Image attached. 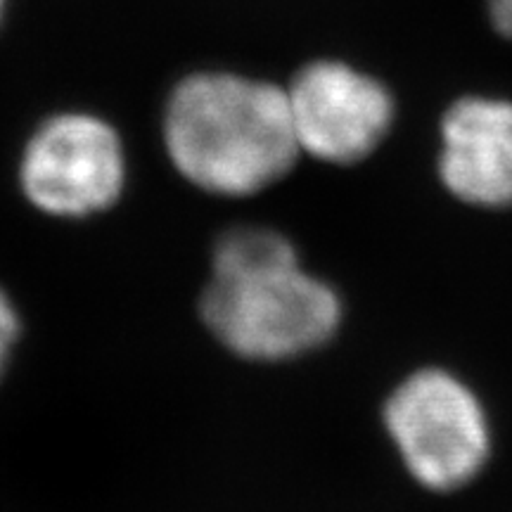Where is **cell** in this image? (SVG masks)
Wrapping results in <instances>:
<instances>
[{"label":"cell","instance_id":"obj_7","mask_svg":"<svg viewBox=\"0 0 512 512\" xmlns=\"http://www.w3.org/2000/svg\"><path fill=\"white\" fill-rule=\"evenodd\" d=\"M17 337H19V316L8 294L0 290V375H3V368L5 363H8L10 349L15 347Z\"/></svg>","mask_w":512,"mask_h":512},{"label":"cell","instance_id":"obj_6","mask_svg":"<svg viewBox=\"0 0 512 512\" xmlns=\"http://www.w3.org/2000/svg\"><path fill=\"white\" fill-rule=\"evenodd\" d=\"M439 176L460 202L512 207V102L463 98L441 121Z\"/></svg>","mask_w":512,"mask_h":512},{"label":"cell","instance_id":"obj_4","mask_svg":"<svg viewBox=\"0 0 512 512\" xmlns=\"http://www.w3.org/2000/svg\"><path fill=\"white\" fill-rule=\"evenodd\" d=\"M19 181L36 209L81 219L110 209L126 181L117 131L91 114H57L24 150Z\"/></svg>","mask_w":512,"mask_h":512},{"label":"cell","instance_id":"obj_9","mask_svg":"<svg viewBox=\"0 0 512 512\" xmlns=\"http://www.w3.org/2000/svg\"><path fill=\"white\" fill-rule=\"evenodd\" d=\"M0 10H3V0H0Z\"/></svg>","mask_w":512,"mask_h":512},{"label":"cell","instance_id":"obj_8","mask_svg":"<svg viewBox=\"0 0 512 512\" xmlns=\"http://www.w3.org/2000/svg\"><path fill=\"white\" fill-rule=\"evenodd\" d=\"M489 12L494 27L503 36L512 38V0H489Z\"/></svg>","mask_w":512,"mask_h":512},{"label":"cell","instance_id":"obj_5","mask_svg":"<svg viewBox=\"0 0 512 512\" xmlns=\"http://www.w3.org/2000/svg\"><path fill=\"white\" fill-rule=\"evenodd\" d=\"M299 150L330 164H354L387 136L394 100L380 81L349 64L320 60L287 88Z\"/></svg>","mask_w":512,"mask_h":512},{"label":"cell","instance_id":"obj_3","mask_svg":"<svg viewBox=\"0 0 512 512\" xmlns=\"http://www.w3.org/2000/svg\"><path fill=\"white\" fill-rule=\"evenodd\" d=\"M384 425L408 472L432 491L472 482L489 458L482 403L467 384L439 368L406 377L384 406Z\"/></svg>","mask_w":512,"mask_h":512},{"label":"cell","instance_id":"obj_2","mask_svg":"<svg viewBox=\"0 0 512 512\" xmlns=\"http://www.w3.org/2000/svg\"><path fill=\"white\" fill-rule=\"evenodd\" d=\"M171 162L197 188L247 197L290 174L299 157L287 91L235 74H195L164 114Z\"/></svg>","mask_w":512,"mask_h":512},{"label":"cell","instance_id":"obj_1","mask_svg":"<svg viewBox=\"0 0 512 512\" xmlns=\"http://www.w3.org/2000/svg\"><path fill=\"white\" fill-rule=\"evenodd\" d=\"M200 311L223 347L252 361H285L323 347L342 320L337 292L304 271L292 242L252 226L216 242Z\"/></svg>","mask_w":512,"mask_h":512}]
</instances>
